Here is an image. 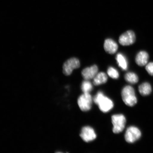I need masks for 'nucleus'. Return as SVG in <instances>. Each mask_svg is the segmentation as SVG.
<instances>
[{"mask_svg": "<svg viewBox=\"0 0 153 153\" xmlns=\"http://www.w3.org/2000/svg\"><path fill=\"white\" fill-rule=\"evenodd\" d=\"M136 40L135 34L132 30H129L120 36L119 42L122 45L128 46L132 45Z\"/></svg>", "mask_w": 153, "mask_h": 153, "instance_id": "6e6552de", "label": "nucleus"}, {"mask_svg": "<svg viewBox=\"0 0 153 153\" xmlns=\"http://www.w3.org/2000/svg\"><path fill=\"white\" fill-rule=\"evenodd\" d=\"M149 55L146 51H140L135 58V62L138 65L143 66L146 65L148 62Z\"/></svg>", "mask_w": 153, "mask_h": 153, "instance_id": "9b49d317", "label": "nucleus"}, {"mask_svg": "<svg viewBox=\"0 0 153 153\" xmlns=\"http://www.w3.org/2000/svg\"><path fill=\"white\" fill-rule=\"evenodd\" d=\"M107 73L108 75L113 79H117L119 77V74L118 71L112 67H110L108 68Z\"/></svg>", "mask_w": 153, "mask_h": 153, "instance_id": "f3484780", "label": "nucleus"}, {"mask_svg": "<svg viewBox=\"0 0 153 153\" xmlns=\"http://www.w3.org/2000/svg\"><path fill=\"white\" fill-rule=\"evenodd\" d=\"M139 91L141 95L145 96L150 94L152 91V88L150 84L145 82L140 85Z\"/></svg>", "mask_w": 153, "mask_h": 153, "instance_id": "4468645a", "label": "nucleus"}, {"mask_svg": "<svg viewBox=\"0 0 153 153\" xmlns=\"http://www.w3.org/2000/svg\"><path fill=\"white\" fill-rule=\"evenodd\" d=\"M124 78L128 83L131 84L137 83L139 81V78L137 74L132 72L127 73L124 76Z\"/></svg>", "mask_w": 153, "mask_h": 153, "instance_id": "2eb2a0df", "label": "nucleus"}, {"mask_svg": "<svg viewBox=\"0 0 153 153\" xmlns=\"http://www.w3.org/2000/svg\"><path fill=\"white\" fill-rule=\"evenodd\" d=\"M108 77L106 74L104 72L98 73L94 78L93 83L95 85H99L106 83Z\"/></svg>", "mask_w": 153, "mask_h": 153, "instance_id": "f8f14e48", "label": "nucleus"}, {"mask_svg": "<svg viewBox=\"0 0 153 153\" xmlns=\"http://www.w3.org/2000/svg\"><path fill=\"white\" fill-rule=\"evenodd\" d=\"M93 99L90 93H84L78 99V104L80 109L84 112L90 110L92 105Z\"/></svg>", "mask_w": 153, "mask_h": 153, "instance_id": "20e7f679", "label": "nucleus"}, {"mask_svg": "<svg viewBox=\"0 0 153 153\" xmlns=\"http://www.w3.org/2000/svg\"><path fill=\"white\" fill-rule=\"evenodd\" d=\"M81 88L84 93H90L93 90V85L89 80H85L82 82Z\"/></svg>", "mask_w": 153, "mask_h": 153, "instance_id": "dca6fc26", "label": "nucleus"}, {"mask_svg": "<svg viewBox=\"0 0 153 153\" xmlns=\"http://www.w3.org/2000/svg\"><path fill=\"white\" fill-rule=\"evenodd\" d=\"M141 136L140 130L135 126H131L128 127L125 134V139L129 143H133L139 140Z\"/></svg>", "mask_w": 153, "mask_h": 153, "instance_id": "39448f33", "label": "nucleus"}, {"mask_svg": "<svg viewBox=\"0 0 153 153\" xmlns=\"http://www.w3.org/2000/svg\"><path fill=\"white\" fill-rule=\"evenodd\" d=\"M112 122L113 126L112 131L114 134L122 132L125 128L126 123L125 117L122 114L113 115L111 117Z\"/></svg>", "mask_w": 153, "mask_h": 153, "instance_id": "7ed1b4c3", "label": "nucleus"}, {"mask_svg": "<svg viewBox=\"0 0 153 153\" xmlns=\"http://www.w3.org/2000/svg\"><path fill=\"white\" fill-rule=\"evenodd\" d=\"M93 100L96 104L98 105L101 111L104 113L109 112L114 107L113 101L106 96L102 91H99L94 97Z\"/></svg>", "mask_w": 153, "mask_h": 153, "instance_id": "f257e3e1", "label": "nucleus"}, {"mask_svg": "<svg viewBox=\"0 0 153 153\" xmlns=\"http://www.w3.org/2000/svg\"><path fill=\"white\" fill-rule=\"evenodd\" d=\"M145 68L150 75L153 76V62L149 63L147 64Z\"/></svg>", "mask_w": 153, "mask_h": 153, "instance_id": "a211bd4d", "label": "nucleus"}, {"mask_svg": "<svg viewBox=\"0 0 153 153\" xmlns=\"http://www.w3.org/2000/svg\"><path fill=\"white\" fill-rule=\"evenodd\" d=\"M116 60L118 66L123 70H127L128 62L126 57L121 53H118L116 56Z\"/></svg>", "mask_w": 153, "mask_h": 153, "instance_id": "ddd939ff", "label": "nucleus"}, {"mask_svg": "<svg viewBox=\"0 0 153 153\" xmlns=\"http://www.w3.org/2000/svg\"><path fill=\"white\" fill-rule=\"evenodd\" d=\"M98 68L96 65L86 68L82 72V75L85 80H89L94 79L98 73Z\"/></svg>", "mask_w": 153, "mask_h": 153, "instance_id": "1a4fd4ad", "label": "nucleus"}, {"mask_svg": "<svg viewBox=\"0 0 153 153\" xmlns=\"http://www.w3.org/2000/svg\"><path fill=\"white\" fill-rule=\"evenodd\" d=\"M121 95L122 100L127 106L133 107L137 102L135 90L130 85L125 86L122 90Z\"/></svg>", "mask_w": 153, "mask_h": 153, "instance_id": "f03ea898", "label": "nucleus"}, {"mask_svg": "<svg viewBox=\"0 0 153 153\" xmlns=\"http://www.w3.org/2000/svg\"><path fill=\"white\" fill-rule=\"evenodd\" d=\"M79 61L77 58L73 57L65 62L63 66V73L66 76L70 75L74 69L79 68Z\"/></svg>", "mask_w": 153, "mask_h": 153, "instance_id": "423d86ee", "label": "nucleus"}, {"mask_svg": "<svg viewBox=\"0 0 153 153\" xmlns=\"http://www.w3.org/2000/svg\"><path fill=\"white\" fill-rule=\"evenodd\" d=\"M80 135L82 140L87 143L94 140L97 137L94 130L88 126L82 128Z\"/></svg>", "mask_w": 153, "mask_h": 153, "instance_id": "0eeeda50", "label": "nucleus"}, {"mask_svg": "<svg viewBox=\"0 0 153 153\" xmlns=\"http://www.w3.org/2000/svg\"><path fill=\"white\" fill-rule=\"evenodd\" d=\"M104 47L105 51L107 53L111 54L115 53L118 49L117 43L111 39L105 40Z\"/></svg>", "mask_w": 153, "mask_h": 153, "instance_id": "9d476101", "label": "nucleus"}]
</instances>
